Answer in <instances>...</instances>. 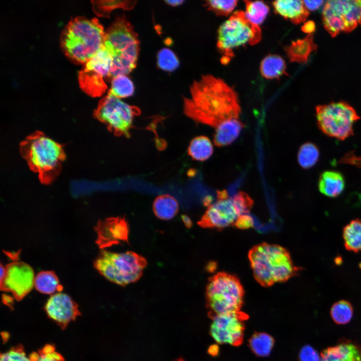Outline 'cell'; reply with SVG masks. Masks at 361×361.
Instances as JSON below:
<instances>
[{"label":"cell","instance_id":"6da1fadb","mask_svg":"<svg viewBox=\"0 0 361 361\" xmlns=\"http://www.w3.org/2000/svg\"><path fill=\"white\" fill-rule=\"evenodd\" d=\"M183 106L189 117L215 128L226 120L239 118L241 112L237 92L223 79L211 74L193 81Z\"/></svg>","mask_w":361,"mask_h":361},{"label":"cell","instance_id":"7a4b0ae2","mask_svg":"<svg viewBox=\"0 0 361 361\" xmlns=\"http://www.w3.org/2000/svg\"><path fill=\"white\" fill-rule=\"evenodd\" d=\"M105 36L97 19L78 17L70 21L63 31L61 46L70 60L85 64L104 48Z\"/></svg>","mask_w":361,"mask_h":361},{"label":"cell","instance_id":"3957f363","mask_svg":"<svg viewBox=\"0 0 361 361\" xmlns=\"http://www.w3.org/2000/svg\"><path fill=\"white\" fill-rule=\"evenodd\" d=\"M248 258L255 279L266 287L287 281L299 270L288 251L278 245L263 243L254 246Z\"/></svg>","mask_w":361,"mask_h":361},{"label":"cell","instance_id":"277c9868","mask_svg":"<svg viewBox=\"0 0 361 361\" xmlns=\"http://www.w3.org/2000/svg\"><path fill=\"white\" fill-rule=\"evenodd\" d=\"M104 48L112 59L110 78L127 75L136 67L139 43L124 16L118 17L106 31Z\"/></svg>","mask_w":361,"mask_h":361},{"label":"cell","instance_id":"5b68a950","mask_svg":"<svg viewBox=\"0 0 361 361\" xmlns=\"http://www.w3.org/2000/svg\"><path fill=\"white\" fill-rule=\"evenodd\" d=\"M20 151L30 167L46 184L59 174L65 157L59 143L40 132L27 137L20 145Z\"/></svg>","mask_w":361,"mask_h":361},{"label":"cell","instance_id":"8992f818","mask_svg":"<svg viewBox=\"0 0 361 361\" xmlns=\"http://www.w3.org/2000/svg\"><path fill=\"white\" fill-rule=\"evenodd\" d=\"M147 265L144 257L129 251L118 253L103 250L94 262L102 276L122 286L138 280Z\"/></svg>","mask_w":361,"mask_h":361},{"label":"cell","instance_id":"52a82bcc","mask_svg":"<svg viewBox=\"0 0 361 361\" xmlns=\"http://www.w3.org/2000/svg\"><path fill=\"white\" fill-rule=\"evenodd\" d=\"M261 39L259 26L250 22L244 12L238 11L219 28L217 46L223 55L222 62L228 63L234 56L233 50L246 44L254 45Z\"/></svg>","mask_w":361,"mask_h":361},{"label":"cell","instance_id":"ba28073f","mask_svg":"<svg viewBox=\"0 0 361 361\" xmlns=\"http://www.w3.org/2000/svg\"><path fill=\"white\" fill-rule=\"evenodd\" d=\"M244 295L243 286L236 276L226 272L213 275L209 279L206 291L211 315L239 311Z\"/></svg>","mask_w":361,"mask_h":361},{"label":"cell","instance_id":"9c48e42d","mask_svg":"<svg viewBox=\"0 0 361 361\" xmlns=\"http://www.w3.org/2000/svg\"><path fill=\"white\" fill-rule=\"evenodd\" d=\"M253 204L252 199L243 192L232 197L218 199L209 206L198 224L202 228L215 229L235 225L241 216L249 212Z\"/></svg>","mask_w":361,"mask_h":361},{"label":"cell","instance_id":"30bf717a","mask_svg":"<svg viewBox=\"0 0 361 361\" xmlns=\"http://www.w3.org/2000/svg\"><path fill=\"white\" fill-rule=\"evenodd\" d=\"M316 114L321 130L340 140L352 134L353 124L360 118L353 107L342 101L318 105Z\"/></svg>","mask_w":361,"mask_h":361},{"label":"cell","instance_id":"8fae6325","mask_svg":"<svg viewBox=\"0 0 361 361\" xmlns=\"http://www.w3.org/2000/svg\"><path fill=\"white\" fill-rule=\"evenodd\" d=\"M140 111L109 93L103 97L94 111V116L115 135L129 136L134 117Z\"/></svg>","mask_w":361,"mask_h":361},{"label":"cell","instance_id":"7c38bea8","mask_svg":"<svg viewBox=\"0 0 361 361\" xmlns=\"http://www.w3.org/2000/svg\"><path fill=\"white\" fill-rule=\"evenodd\" d=\"M325 30L332 37L340 32H350L361 25V0H329L322 13Z\"/></svg>","mask_w":361,"mask_h":361},{"label":"cell","instance_id":"4fadbf2b","mask_svg":"<svg viewBox=\"0 0 361 361\" xmlns=\"http://www.w3.org/2000/svg\"><path fill=\"white\" fill-rule=\"evenodd\" d=\"M111 57L104 47L86 62L78 74L81 89L95 97L103 95L107 89L105 79L110 78Z\"/></svg>","mask_w":361,"mask_h":361},{"label":"cell","instance_id":"5bb4252c","mask_svg":"<svg viewBox=\"0 0 361 361\" xmlns=\"http://www.w3.org/2000/svg\"><path fill=\"white\" fill-rule=\"evenodd\" d=\"M213 321L210 332L213 339L220 344L240 345L245 329L247 316L239 311L211 315Z\"/></svg>","mask_w":361,"mask_h":361},{"label":"cell","instance_id":"9a60e30c","mask_svg":"<svg viewBox=\"0 0 361 361\" xmlns=\"http://www.w3.org/2000/svg\"><path fill=\"white\" fill-rule=\"evenodd\" d=\"M4 277L0 280L1 289L12 292L13 297L21 300L33 289L35 276L33 268L23 262H15L5 267Z\"/></svg>","mask_w":361,"mask_h":361},{"label":"cell","instance_id":"2e32d148","mask_svg":"<svg viewBox=\"0 0 361 361\" xmlns=\"http://www.w3.org/2000/svg\"><path fill=\"white\" fill-rule=\"evenodd\" d=\"M95 230L98 235L96 243L101 249L129 243V225L125 217H112L100 221Z\"/></svg>","mask_w":361,"mask_h":361},{"label":"cell","instance_id":"e0dca14e","mask_svg":"<svg viewBox=\"0 0 361 361\" xmlns=\"http://www.w3.org/2000/svg\"><path fill=\"white\" fill-rule=\"evenodd\" d=\"M45 308L48 316L62 329L80 315L77 304L68 295L61 292L52 295Z\"/></svg>","mask_w":361,"mask_h":361},{"label":"cell","instance_id":"ac0fdd59","mask_svg":"<svg viewBox=\"0 0 361 361\" xmlns=\"http://www.w3.org/2000/svg\"><path fill=\"white\" fill-rule=\"evenodd\" d=\"M320 361H361V346L350 341H341L321 353Z\"/></svg>","mask_w":361,"mask_h":361},{"label":"cell","instance_id":"d6986e66","mask_svg":"<svg viewBox=\"0 0 361 361\" xmlns=\"http://www.w3.org/2000/svg\"><path fill=\"white\" fill-rule=\"evenodd\" d=\"M275 12L290 21L294 24L304 22L309 13L305 7L303 1L278 0L272 3Z\"/></svg>","mask_w":361,"mask_h":361},{"label":"cell","instance_id":"ffe728a7","mask_svg":"<svg viewBox=\"0 0 361 361\" xmlns=\"http://www.w3.org/2000/svg\"><path fill=\"white\" fill-rule=\"evenodd\" d=\"M314 34L311 33L302 39L292 41L284 48L285 53L291 62L306 64L310 54L317 49L314 42Z\"/></svg>","mask_w":361,"mask_h":361},{"label":"cell","instance_id":"44dd1931","mask_svg":"<svg viewBox=\"0 0 361 361\" xmlns=\"http://www.w3.org/2000/svg\"><path fill=\"white\" fill-rule=\"evenodd\" d=\"M244 126L239 118L231 119L223 122L215 129L214 144L219 147L231 144L238 137Z\"/></svg>","mask_w":361,"mask_h":361},{"label":"cell","instance_id":"7402d4cb","mask_svg":"<svg viewBox=\"0 0 361 361\" xmlns=\"http://www.w3.org/2000/svg\"><path fill=\"white\" fill-rule=\"evenodd\" d=\"M344 180L338 172L328 170L323 172L318 182V188L323 195L329 197H335L343 190Z\"/></svg>","mask_w":361,"mask_h":361},{"label":"cell","instance_id":"603a6c76","mask_svg":"<svg viewBox=\"0 0 361 361\" xmlns=\"http://www.w3.org/2000/svg\"><path fill=\"white\" fill-rule=\"evenodd\" d=\"M261 75L266 79H279L288 75L284 60L278 55H269L264 57L260 65Z\"/></svg>","mask_w":361,"mask_h":361},{"label":"cell","instance_id":"cb8c5ba5","mask_svg":"<svg viewBox=\"0 0 361 361\" xmlns=\"http://www.w3.org/2000/svg\"><path fill=\"white\" fill-rule=\"evenodd\" d=\"M178 204L172 196L165 194L157 197L153 203V211L160 219L168 220L173 218L178 213Z\"/></svg>","mask_w":361,"mask_h":361},{"label":"cell","instance_id":"d4e9b609","mask_svg":"<svg viewBox=\"0 0 361 361\" xmlns=\"http://www.w3.org/2000/svg\"><path fill=\"white\" fill-rule=\"evenodd\" d=\"M34 286L39 292L47 294H53L62 290L59 279L52 271H43L35 278Z\"/></svg>","mask_w":361,"mask_h":361},{"label":"cell","instance_id":"484cf974","mask_svg":"<svg viewBox=\"0 0 361 361\" xmlns=\"http://www.w3.org/2000/svg\"><path fill=\"white\" fill-rule=\"evenodd\" d=\"M213 146L210 139L205 136L193 138L188 147V154L195 160L205 161L213 154Z\"/></svg>","mask_w":361,"mask_h":361},{"label":"cell","instance_id":"4316f807","mask_svg":"<svg viewBox=\"0 0 361 361\" xmlns=\"http://www.w3.org/2000/svg\"><path fill=\"white\" fill-rule=\"evenodd\" d=\"M343 238L345 248L350 251H361V219L351 221L345 226Z\"/></svg>","mask_w":361,"mask_h":361},{"label":"cell","instance_id":"83f0119b","mask_svg":"<svg viewBox=\"0 0 361 361\" xmlns=\"http://www.w3.org/2000/svg\"><path fill=\"white\" fill-rule=\"evenodd\" d=\"M246 19L252 24L259 26L266 19L269 9L263 2L245 1Z\"/></svg>","mask_w":361,"mask_h":361},{"label":"cell","instance_id":"f1b7e54d","mask_svg":"<svg viewBox=\"0 0 361 361\" xmlns=\"http://www.w3.org/2000/svg\"><path fill=\"white\" fill-rule=\"evenodd\" d=\"M94 12L100 17H108L115 9L129 10L135 6L136 2L132 1H92Z\"/></svg>","mask_w":361,"mask_h":361},{"label":"cell","instance_id":"f546056e","mask_svg":"<svg viewBox=\"0 0 361 361\" xmlns=\"http://www.w3.org/2000/svg\"><path fill=\"white\" fill-rule=\"evenodd\" d=\"M274 340L266 333H256L249 340V346L253 352L259 356H266L270 353Z\"/></svg>","mask_w":361,"mask_h":361},{"label":"cell","instance_id":"4dcf8cb0","mask_svg":"<svg viewBox=\"0 0 361 361\" xmlns=\"http://www.w3.org/2000/svg\"><path fill=\"white\" fill-rule=\"evenodd\" d=\"M134 86L126 75H119L112 78L111 88L108 93L119 98H126L134 93Z\"/></svg>","mask_w":361,"mask_h":361},{"label":"cell","instance_id":"1f68e13d","mask_svg":"<svg viewBox=\"0 0 361 361\" xmlns=\"http://www.w3.org/2000/svg\"><path fill=\"white\" fill-rule=\"evenodd\" d=\"M330 314L336 323L344 324L351 320L353 315V308L348 301L340 300L332 305Z\"/></svg>","mask_w":361,"mask_h":361},{"label":"cell","instance_id":"d6a6232c","mask_svg":"<svg viewBox=\"0 0 361 361\" xmlns=\"http://www.w3.org/2000/svg\"><path fill=\"white\" fill-rule=\"evenodd\" d=\"M319 151L313 143L307 142L302 145L298 151V161L304 168H308L314 165L319 157Z\"/></svg>","mask_w":361,"mask_h":361},{"label":"cell","instance_id":"836d02e7","mask_svg":"<svg viewBox=\"0 0 361 361\" xmlns=\"http://www.w3.org/2000/svg\"><path fill=\"white\" fill-rule=\"evenodd\" d=\"M157 63L161 69L172 72L178 68L179 62L175 54L170 49L163 48L157 55Z\"/></svg>","mask_w":361,"mask_h":361},{"label":"cell","instance_id":"e575fe53","mask_svg":"<svg viewBox=\"0 0 361 361\" xmlns=\"http://www.w3.org/2000/svg\"><path fill=\"white\" fill-rule=\"evenodd\" d=\"M237 1L212 0L205 2V6L217 16H227L237 5Z\"/></svg>","mask_w":361,"mask_h":361},{"label":"cell","instance_id":"d590c367","mask_svg":"<svg viewBox=\"0 0 361 361\" xmlns=\"http://www.w3.org/2000/svg\"><path fill=\"white\" fill-rule=\"evenodd\" d=\"M30 356L33 361H64L62 355L51 344L46 345L38 352L32 353Z\"/></svg>","mask_w":361,"mask_h":361},{"label":"cell","instance_id":"8d00e7d4","mask_svg":"<svg viewBox=\"0 0 361 361\" xmlns=\"http://www.w3.org/2000/svg\"><path fill=\"white\" fill-rule=\"evenodd\" d=\"M1 361H33L31 357H28L23 347L18 345L13 347L8 351L2 353Z\"/></svg>","mask_w":361,"mask_h":361},{"label":"cell","instance_id":"74e56055","mask_svg":"<svg viewBox=\"0 0 361 361\" xmlns=\"http://www.w3.org/2000/svg\"><path fill=\"white\" fill-rule=\"evenodd\" d=\"M300 361H320L317 352L310 345L304 346L299 352Z\"/></svg>","mask_w":361,"mask_h":361},{"label":"cell","instance_id":"f35d334b","mask_svg":"<svg viewBox=\"0 0 361 361\" xmlns=\"http://www.w3.org/2000/svg\"><path fill=\"white\" fill-rule=\"evenodd\" d=\"M253 225L252 218L247 214L241 216L237 220L235 225L241 229L248 228Z\"/></svg>","mask_w":361,"mask_h":361},{"label":"cell","instance_id":"ab89813d","mask_svg":"<svg viewBox=\"0 0 361 361\" xmlns=\"http://www.w3.org/2000/svg\"><path fill=\"white\" fill-rule=\"evenodd\" d=\"M304 5L308 11H315L324 3L323 1H303Z\"/></svg>","mask_w":361,"mask_h":361},{"label":"cell","instance_id":"60d3db41","mask_svg":"<svg viewBox=\"0 0 361 361\" xmlns=\"http://www.w3.org/2000/svg\"><path fill=\"white\" fill-rule=\"evenodd\" d=\"M315 29V23L312 21H308L302 26V31L307 34L313 33Z\"/></svg>","mask_w":361,"mask_h":361},{"label":"cell","instance_id":"b9f144b4","mask_svg":"<svg viewBox=\"0 0 361 361\" xmlns=\"http://www.w3.org/2000/svg\"><path fill=\"white\" fill-rule=\"evenodd\" d=\"M182 219L185 225L188 228H190L192 226V221L191 219L187 215H182Z\"/></svg>","mask_w":361,"mask_h":361},{"label":"cell","instance_id":"7bdbcfd3","mask_svg":"<svg viewBox=\"0 0 361 361\" xmlns=\"http://www.w3.org/2000/svg\"><path fill=\"white\" fill-rule=\"evenodd\" d=\"M165 3L170 6L176 7L182 5L184 1H165Z\"/></svg>","mask_w":361,"mask_h":361},{"label":"cell","instance_id":"ee69618b","mask_svg":"<svg viewBox=\"0 0 361 361\" xmlns=\"http://www.w3.org/2000/svg\"><path fill=\"white\" fill-rule=\"evenodd\" d=\"M174 361H185V360L182 357H179L176 359Z\"/></svg>","mask_w":361,"mask_h":361}]
</instances>
